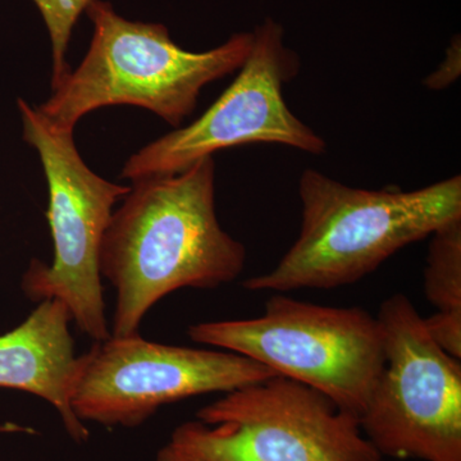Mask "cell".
Segmentation results:
<instances>
[{
  "label": "cell",
  "instance_id": "obj_1",
  "mask_svg": "<svg viewBox=\"0 0 461 461\" xmlns=\"http://www.w3.org/2000/svg\"><path fill=\"white\" fill-rule=\"evenodd\" d=\"M214 171L213 157H206L182 172L132 181L112 214L100 272L115 291L113 338L139 333L169 294L213 290L244 271L247 250L215 213Z\"/></svg>",
  "mask_w": 461,
  "mask_h": 461
},
{
  "label": "cell",
  "instance_id": "obj_2",
  "mask_svg": "<svg viewBox=\"0 0 461 461\" xmlns=\"http://www.w3.org/2000/svg\"><path fill=\"white\" fill-rule=\"evenodd\" d=\"M302 226L271 272L244 281L250 291L348 286L388 258L461 220V176L402 191L355 189L315 169L300 176Z\"/></svg>",
  "mask_w": 461,
  "mask_h": 461
},
{
  "label": "cell",
  "instance_id": "obj_3",
  "mask_svg": "<svg viewBox=\"0 0 461 461\" xmlns=\"http://www.w3.org/2000/svg\"><path fill=\"white\" fill-rule=\"evenodd\" d=\"M86 12L94 25L86 57L38 107L62 129L75 130L84 115L118 104L148 109L180 126L204 86L241 68L253 47V32H242L194 53L176 45L165 26L132 23L109 3L93 0Z\"/></svg>",
  "mask_w": 461,
  "mask_h": 461
},
{
  "label": "cell",
  "instance_id": "obj_4",
  "mask_svg": "<svg viewBox=\"0 0 461 461\" xmlns=\"http://www.w3.org/2000/svg\"><path fill=\"white\" fill-rule=\"evenodd\" d=\"M359 420L275 375L226 393L173 430L157 461H378Z\"/></svg>",
  "mask_w": 461,
  "mask_h": 461
},
{
  "label": "cell",
  "instance_id": "obj_5",
  "mask_svg": "<svg viewBox=\"0 0 461 461\" xmlns=\"http://www.w3.org/2000/svg\"><path fill=\"white\" fill-rule=\"evenodd\" d=\"M187 335L313 388L357 420L384 364L377 317L359 306H324L273 295L259 317L204 321L190 326Z\"/></svg>",
  "mask_w": 461,
  "mask_h": 461
},
{
  "label": "cell",
  "instance_id": "obj_6",
  "mask_svg": "<svg viewBox=\"0 0 461 461\" xmlns=\"http://www.w3.org/2000/svg\"><path fill=\"white\" fill-rule=\"evenodd\" d=\"M23 140L36 149L50 189L47 217L53 238L50 266L32 259L21 287L30 300L57 299L77 329L95 342L111 338L100 272V249L115 203L130 187L104 180L84 162L74 130L50 122L26 100H18Z\"/></svg>",
  "mask_w": 461,
  "mask_h": 461
},
{
  "label": "cell",
  "instance_id": "obj_7",
  "mask_svg": "<svg viewBox=\"0 0 461 461\" xmlns=\"http://www.w3.org/2000/svg\"><path fill=\"white\" fill-rule=\"evenodd\" d=\"M377 320L384 364L359 418L364 437L382 457L461 461L460 360L402 294L382 303Z\"/></svg>",
  "mask_w": 461,
  "mask_h": 461
},
{
  "label": "cell",
  "instance_id": "obj_8",
  "mask_svg": "<svg viewBox=\"0 0 461 461\" xmlns=\"http://www.w3.org/2000/svg\"><path fill=\"white\" fill-rule=\"evenodd\" d=\"M238 77L205 113L133 154L121 178L173 175L217 151L248 144H278L320 156L326 141L287 107L284 86L300 71L299 57L284 42V29L267 20Z\"/></svg>",
  "mask_w": 461,
  "mask_h": 461
},
{
  "label": "cell",
  "instance_id": "obj_9",
  "mask_svg": "<svg viewBox=\"0 0 461 461\" xmlns=\"http://www.w3.org/2000/svg\"><path fill=\"white\" fill-rule=\"evenodd\" d=\"M275 375L262 364L220 348L158 344L140 333L111 336L87 351L71 406L83 423L132 429L169 403L230 393Z\"/></svg>",
  "mask_w": 461,
  "mask_h": 461
},
{
  "label": "cell",
  "instance_id": "obj_10",
  "mask_svg": "<svg viewBox=\"0 0 461 461\" xmlns=\"http://www.w3.org/2000/svg\"><path fill=\"white\" fill-rule=\"evenodd\" d=\"M68 308L57 299L42 300L25 321L0 335V388L23 391L50 402L78 444L89 430L76 417L71 402L87 363L76 354Z\"/></svg>",
  "mask_w": 461,
  "mask_h": 461
},
{
  "label": "cell",
  "instance_id": "obj_11",
  "mask_svg": "<svg viewBox=\"0 0 461 461\" xmlns=\"http://www.w3.org/2000/svg\"><path fill=\"white\" fill-rule=\"evenodd\" d=\"M430 236L424 294L436 313L424 318V324L439 348L461 360V220Z\"/></svg>",
  "mask_w": 461,
  "mask_h": 461
},
{
  "label": "cell",
  "instance_id": "obj_12",
  "mask_svg": "<svg viewBox=\"0 0 461 461\" xmlns=\"http://www.w3.org/2000/svg\"><path fill=\"white\" fill-rule=\"evenodd\" d=\"M33 2L41 9L50 35L51 51H53L51 87L54 89L71 71L66 60V54L72 29L80 14L93 0H33Z\"/></svg>",
  "mask_w": 461,
  "mask_h": 461
},
{
  "label": "cell",
  "instance_id": "obj_13",
  "mask_svg": "<svg viewBox=\"0 0 461 461\" xmlns=\"http://www.w3.org/2000/svg\"><path fill=\"white\" fill-rule=\"evenodd\" d=\"M460 41H454L446 54V59L437 71L424 80V85L432 90H442L456 81L461 69Z\"/></svg>",
  "mask_w": 461,
  "mask_h": 461
},
{
  "label": "cell",
  "instance_id": "obj_14",
  "mask_svg": "<svg viewBox=\"0 0 461 461\" xmlns=\"http://www.w3.org/2000/svg\"><path fill=\"white\" fill-rule=\"evenodd\" d=\"M378 461H384V457H382V459H379Z\"/></svg>",
  "mask_w": 461,
  "mask_h": 461
}]
</instances>
